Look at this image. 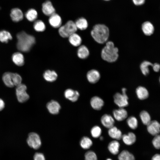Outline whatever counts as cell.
Wrapping results in <instances>:
<instances>
[{"mask_svg": "<svg viewBox=\"0 0 160 160\" xmlns=\"http://www.w3.org/2000/svg\"><path fill=\"white\" fill-rule=\"evenodd\" d=\"M17 46L19 50L24 52H29L35 43V39L33 36L22 31L17 33Z\"/></svg>", "mask_w": 160, "mask_h": 160, "instance_id": "6da1fadb", "label": "cell"}, {"mask_svg": "<svg viewBox=\"0 0 160 160\" xmlns=\"http://www.w3.org/2000/svg\"><path fill=\"white\" fill-rule=\"evenodd\" d=\"M91 34L96 42L103 44L107 41L109 37V31L108 28L105 25L97 24L93 27Z\"/></svg>", "mask_w": 160, "mask_h": 160, "instance_id": "7a4b0ae2", "label": "cell"}, {"mask_svg": "<svg viewBox=\"0 0 160 160\" xmlns=\"http://www.w3.org/2000/svg\"><path fill=\"white\" fill-rule=\"evenodd\" d=\"M119 49L115 47L113 42L111 41H107L105 46L101 52V57L105 61L109 63L116 61L119 57Z\"/></svg>", "mask_w": 160, "mask_h": 160, "instance_id": "3957f363", "label": "cell"}, {"mask_svg": "<svg viewBox=\"0 0 160 160\" xmlns=\"http://www.w3.org/2000/svg\"><path fill=\"white\" fill-rule=\"evenodd\" d=\"M59 28V35L64 38H68L71 35L76 33L77 29L75 22L71 20L68 21L65 24L61 26Z\"/></svg>", "mask_w": 160, "mask_h": 160, "instance_id": "277c9868", "label": "cell"}, {"mask_svg": "<svg viewBox=\"0 0 160 160\" xmlns=\"http://www.w3.org/2000/svg\"><path fill=\"white\" fill-rule=\"evenodd\" d=\"M126 88H123L122 89V94L117 92L113 96L114 103L119 108H124L129 104L128 97L126 94Z\"/></svg>", "mask_w": 160, "mask_h": 160, "instance_id": "5b68a950", "label": "cell"}, {"mask_svg": "<svg viewBox=\"0 0 160 160\" xmlns=\"http://www.w3.org/2000/svg\"><path fill=\"white\" fill-rule=\"evenodd\" d=\"M16 87V93L18 101L21 103L27 101L29 98V96L26 92V86L21 83Z\"/></svg>", "mask_w": 160, "mask_h": 160, "instance_id": "8992f818", "label": "cell"}, {"mask_svg": "<svg viewBox=\"0 0 160 160\" xmlns=\"http://www.w3.org/2000/svg\"><path fill=\"white\" fill-rule=\"evenodd\" d=\"M27 142L29 147L35 150L39 149L41 144L39 135L35 132H31L29 134Z\"/></svg>", "mask_w": 160, "mask_h": 160, "instance_id": "52a82bcc", "label": "cell"}, {"mask_svg": "<svg viewBox=\"0 0 160 160\" xmlns=\"http://www.w3.org/2000/svg\"><path fill=\"white\" fill-rule=\"evenodd\" d=\"M147 126V131L151 135L155 136L159 133L160 125L157 121H151Z\"/></svg>", "mask_w": 160, "mask_h": 160, "instance_id": "ba28073f", "label": "cell"}, {"mask_svg": "<svg viewBox=\"0 0 160 160\" xmlns=\"http://www.w3.org/2000/svg\"><path fill=\"white\" fill-rule=\"evenodd\" d=\"M87 77L90 83L95 84L99 81L100 78V75L97 70L93 69L87 72Z\"/></svg>", "mask_w": 160, "mask_h": 160, "instance_id": "9c48e42d", "label": "cell"}, {"mask_svg": "<svg viewBox=\"0 0 160 160\" xmlns=\"http://www.w3.org/2000/svg\"><path fill=\"white\" fill-rule=\"evenodd\" d=\"M42 11L45 15L49 16L55 13V12L51 2L49 0L46 1L43 3Z\"/></svg>", "mask_w": 160, "mask_h": 160, "instance_id": "30bf717a", "label": "cell"}, {"mask_svg": "<svg viewBox=\"0 0 160 160\" xmlns=\"http://www.w3.org/2000/svg\"><path fill=\"white\" fill-rule=\"evenodd\" d=\"M10 16L13 21L17 22L23 19L24 15L23 12L20 9L15 8L11 9Z\"/></svg>", "mask_w": 160, "mask_h": 160, "instance_id": "8fae6325", "label": "cell"}, {"mask_svg": "<svg viewBox=\"0 0 160 160\" xmlns=\"http://www.w3.org/2000/svg\"><path fill=\"white\" fill-rule=\"evenodd\" d=\"M49 22L52 27L55 28H57L61 26L62 21L60 16L55 13L49 16Z\"/></svg>", "mask_w": 160, "mask_h": 160, "instance_id": "7c38bea8", "label": "cell"}, {"mask_svg": "<svg viewBox=\"0 0 160 160\" xmlns=\"http://www.w3.org/2000/svg\"><path fill=\"white\" fill-rule=\"evenodd\" d=\"M113 114L114 118L117 121H121L127 118L128 114L127 111L123 108H120L113 111Z\"/></svg>", "mask_w": 160, "mask_h": 160, "instance_id": "4fadbf2b", "label": "cell"}, {"mask_svg": "<svg viewBox=\"0 0 160 160\" xmlns=\"http://www.w3.org/2000/svg\"><path fill=\"white\" fill-rule=\"evenodd\" d=\"M47 107L50 113L56 114L59 113L60 106L57 101L52 100L47 104Z\"/></svg>", "mask_w": 160, "mask_h": 160, "instance_id": "5bb4252c", "label": "cell"}, {"mask_svg": "<svg viewBox=\"0 0 160 160\" xmlns=\"http://www.w3.org/2000/svg\"><path fill=\"white\" fill-rule=\"evenodd\" d=\"M102 124L105 127L110 128L114 126L115 121L112 117L110 115L105 114L101 118Z\"/></svg>", "mask_w": 160, "mask_h": 160, "instance_id": "9a60e30c", "label": "cell"}, {"mask_svg": "<svg viewBox=\"0 0 160 160\" xmlns=\"http://www.w3.org/2000/svg\"><path fill=\"white\" fill-rule=\"evenodd\" d=\"M64 95L66 98L73 102L76 101L79 96V94L77 91H74L71 89L66 90Z\"/></svg>", "mask_w": 160, "mask_h": 160, "instance_id": "2e32d148", "label": "cell"}, {"mask_svg": "<svg viewBox=\"0 0 160 160\" xmlns=\"http://www.w3.org/2000/svg\"><path fill=\"white\" fill-rule=\"evenodd\" d=\"M90 104L94 109L99 110L101 109L104 104L103 100L97 96L93 97L90 100Z\"/></svg>", "mask_w": 160, "mask_h": 160, "instance_id": "e0dca14e", "label": "cell"}, {"mask_svg": "<svg viewBox=\"0 0 160 160\" xmlns=\"http://www.w3.org/2000/svg\"><path fill=\"white\" fill-rule=\"evenodd\" d=\"M121 138L124 143L126 145H129L133 144L136 140L135 135L132 132H129L127 135H122Z\"/></svg>", "mask_w": 160, "mask_h": 160, "instance_id": "ac0fdd59", "label": "cell"}, {"mask_svg": "<svg viewBox=\"0 0 160 160\" xmlns=\"http://www.w3.org/2000/svg\"><path fill=\"white\" fill-rule=\"evenodd\" d=\"M142 29L145 35L147 36L151 35L154 31L153 25L149 21L145 22L142 24Z\"/></svg>", "mask_w": 160, "mask_h": 160, "instance_id": "d6986e66", "label": "cell"}, {"mask_svg": "<svg viewBox=\"0 0 160 160\" xmlns=\"http://www.w3.org/2000/svg\"><path fill=\"white\" fill-rule=\"evenodd\" d=\"M108 134L111 138L116 140H120L122 135L121 130L114 126L109 129Z\"/></svg>", "mask_w": 160, "mask_h": 160, "instance_id": "ffe728a7", "label": "cell"}, {"mask_svg": "<svg viewBox=\"0 0 160 160\" xmlns=\"http://www.w3.org/2000/svg\"><path fill=\"white\" fill-rule=\"evenodd\" d=\"M136 92L138 98L140 100L147 99L149 96V92L145 87L139 86L136 89Z\"/></svg>", "mask_w": 160, "mask_h": 160, "instance_id": "44dd1931", "label": "cell"}, {"mask_svg": "<svg viewBox=\"0 0 160 160\" xmlns=\"http://www.w3.org/2000/svg\"><path fill=\"white\" fill-rule=\"evenodd\" d=\"M43 77L46 81L52 82L56 80L57 77V75L55 71L48 70L44 73Z\"/></svg>", "mask_w": 160, "mask_h": 160, "instance_id": "7402d4cb", "label": "cell"}, {"mask_svg": "<svg viewBox=\"0 0 160 160\" xmlns=\"http://www.w3.org/2000/svg\"><path fill=\"white\" fill-rule=\"evenodd\" d=\"M68 38L70 43L74 47L80 46L82 42L81 37L76 33L71 35Z\"/></svg>", "mask_w": 160, "mask_h": 160, "instance_id": "603a6c76", "label": "cell"}, {"mask_svg": "<svg viewBox=\"0 0 160 160\" xmlns=\"http://www.w3.org/2000/svg\"><path fill=\"white\" fill-rule=\"evenodd\" d=\"M120 144L117 141L114 140L108 144V149L112 154L116 155L119 152Z\"/></svg>", "mask_w": 160, "mask_h": 160, "instance_id": "cb8c5ba5", "label": "cell"}, {"mask_svg": "<svg viewBox=\"0 0 160 160\" xmlns=\"http://www.w3.org/2000/svg\"><path fill=\"white\" fill-rule=\"evenodd\" d=\"M12 59L13 62L17 66H22L24 64V56L20 52H17L13 54L12 56Z\"/></svg>", "mask_w": 160, "mask_h": 160, "instance_id": "d4e9b609", "label": "cell"}, {"mask_svg": "<svg viewBox=\"0 0 160 160\" xmlns=\"http://www.w3.org/2000/svg\"><path fill=\"white\" fill-rule=\"evenodd\" d=\"M89 54L88 49L84 45L80 46L78 49L77 55L78 57L81 59H86L88 57Z\"/></svg>", "mask_w": 160, "mask_h": 160, "instance_id": "484cf974", "label": "cell"}, {"mask_svg": "<svg viewBox=\"0 0 160 160\" xmlns=\"http://www.w3.org/2000/svg\"><path fill=\"white\" fill-rule=\"evenodd\" d=\"M153 64L148 61L145 60L142 62L140 64V68L143 75L147 76L149 73V67H152Z\"/></svg>", "mask_w": 160, "mask_h": 160, "instance_id": "4316f807", "label": "cell"}, {"mask_svg": "<svg viewBox=\"0 0 160 160\" xmlns=\"http://www.w3.org/2000/svg\"><path fill=\"white\" fill-rule=\"evenodd\" d=\"M77 29L81 30L86 29L88 26V23L86 19L84 17H81L78 19L74 22Z\"/></svg>", "mask_w": 160, "mask_h": 160, "instance_id": "83f0119b", "label": "cell"}, {"mask_svg": "<svg viewBox=\"0 0 160 160\" xmlns=\"http://www.w3.org/2000/svg\"><path fill=\"white\" fill-rule=\"evenodd\" d=\"M12 73L6 72L2 76V80L6 86L9 87H12L14 86L12 82Z\"/></svg>", "mask_w": 160, "mask_h": 160, "instance_id": "f1b7e54d", "label": "cell"}, {"mask_svg": "<svg viewBox=\"0 0 160 160\" xmlns=\"http://www.w3.org/2000/svg\"><path fill=\"white\" fill-rule=\"evenodd\" d=\"M26 18L29 21H35L38 16L37 11L35 9H30L27 11L25 14Z\"/></svg>", "mask_w": 160, "mask_h": 160, "instance_id": "f546056e", "label": "cell"}, {"mask_svg": "<svg viewBox=\"0 0 160 160\" xmlns=\"http://www.w3.org/2000/svg\"><path fill=\"white\" fill-rule=\"evenodd\" d=\"M119 160H135L134 156L127 150H123L119 154L118 156Z\"/></svg>", "mask_w": 160, "mask_h": 160, "instance_id": "4dcf8cb0", "label": "cell"}, {"mask_svg": "<svg viewBox=\"0 0 160 160\" xmlns=\"http://www.w3.org/2000/svg\"><path fill=\"white\" fill-rule=\"evenodd\" d=\"M80 144L82 148L84 149H87L89 148L92 146V142L89 137H84L81 140Z\"/></svg>", "mask_w": 160, "mask_h": 160, "instance_id": "1f68e13d", "label": "cell"}, {"mask_svg": "<svg viewBox=\"0 0 160 160\" xmlns=\"http://www.w3.org/2000/svg\"><path fill=\"white\" fill-rule=\"evenodd\" d=\"M12 39V36L8 31L4 30L0 31V41L1 42L7 43Z\"/></svg>", "mask_w": 160, "mask_h": 160, "instance_id": "d6a6232c", "label": "cell"}, {"mask_svg": "<svg viewBox=\"0 0 160 160\" xmlns=\"http://www.w3.org/2000/svg\"><path fill=\"white\" fill-rule=\"evenodd\" d=\"M34 30L37 32H43L46 29V26L44 22L40 20H35L33 25Z\"/></svg>", "mask_w": 160, "mask_h": 160, "instance_id": "836d02e7", "label": "cell"}, {"mask_svg": "<svg viewBox=\"0 0 160 160\" xmlns=\"http://www.w3.org/2000/svg\"><path fill=\"white\" fill-rule=\"evenodd\" d=\"M140 116L143 123L145 125H147L151 121L150 116L146 111H141L140 113Z\"/></svg>", "mask_w": 160, "mask_h": 160, "instance_id": "e575fe53", "label": "cell"}, {"mask_svg": "<svg viewBox=\"0 0 160 160\" xmlns=\"http://www.w3.org/2000/svg\"><path fill=\"white\" fill-rule=\"evenodd\" d=\"M127 122L129 127L131 129H136L138 126L137 120L135 117L131 116L127 119Z\"/></svg>", "mask_w": 160, "mask_h": 160, "instance_id": "d590c367", "label": "cell"}, {"mask_svg": "<svg viewBox=\"0 0 160 160\" xmlns=\"http://www.w3.org/2000/svg\"><path fill=\"white\" fill-rule=\"evenodd\" d=\"M102 132L101 128L98 126H95L91 129V133L92 137L95 138L99 137Z\"/></svg>", "mask_w": 160, "mask_h": 160, "instance_id": "8d00e7d4", "label": "cell"}, {"mask_svg": "<svg viewBox=\"0 0 160 160\" xmlns=\"http://www.w3.org/2000/svg\"><path fill=\"white\" fill-rule=\"evenodd\" d=\"M12 78L14 86H17L22 83V78L18 73H12Z\"/></svg>", "mask_w": 160, "mask_h": 160, "instance_id": "74e56055", "label": "cell"}, {"mask_svg": "<svg viewBox=\"0 0 160 160\" xmlns=\"http://www.w3.org/2000/svg\"><path fill=\"white\" fill-rule=\"evenodd\" d=\"M85 160H97L96 153L92 151H89L84 155Z\"/></svg>", "mask_w": 160, "mask_h": 160, "instance_id": "f35d334b", "label": "cell"}, {"mask_svg": "<svg viewBox=\"0 0 160 160\" xmlns=\"http://www.w3.org/2000/svg\"><path fill=\"white\" fill-rule=\"evenodd\" d=\"M154 136L152 140V143L153 146L156 149H159L160 147V136L159 135Z\"/></svg>", "mask_w": 160, "mask_h": 160, "instance_id": "ab89813d", "label": "cell"}, {"mask_svg": "<svg viewBox=\"0 0 160 160\" xmlns=\"http://www.w3.org/2000/svg\"><path fill=\"white\" fill-rule=\"evenodd\" d=\"M34 160H45L44 155L41 153H36L33 156Z\"/></svg>", "mask_w": 160, "mask_h": 160, "instance_id": "60d3db41", "label": "cell"}, {"mask_svg": "<svg viewBox=\"0 0 160 160\" xmlns=\"http://www.w3.org/2000/svg\"><path fill=\"white\" fill-rule=\"evenodd\" d=\"M153 70L155 72H158L160 70V65L159 63H155L153 64L152 66Z\"/></svg>", "mask_w": 160, "mask_h": 160, "instance_id": "b9f144b4", "label": "cell"}, {"mask_svg": "<svg viewBox=\"0 0 160 160\" xmlns=\"http://www.w3.org/2000/svg\"><path fill=\"white\" fill-rule=\"evenodd\" d=\"M133 3L136 5H141L144 4L145 0H132Z\"/></svg>", "mask_w": 160, "mask_h": 160, "instance_id": "7bdbcfd3", "label": "cell"}, {"mask_svg": "<svg viewBox=\"0 0 160 160\" xmlns=\"http://www.w3.org/2000/svg\"><path fill=\"white\" fill-rule=\"evenodd\" d=\"M5 106V103L4 101L0 98V111L2 110Z\"/></svg>", "mask_w": 160, "mask_h": 160, "instance_id": "ee69618b", "label": "cell"}, {"mask_svg": "<svg viewBox=\"0 0 160 160\" xmlns=\"http://www.w3.org/2000/svg\"><path fill=\"white\" fill-rule=\"evenodd\" d=\"M151 160H160V155L159 154H155L152 157Z\"/></svg>", "mask_w": 160, "mask_h": 160, "instance_id": "f6af8a7d", "label": "cell"}, {"mask_svg": "<svg viewBox=\"0 0 160 160\" xmlns=\"http://www.w3.org/2000/svg\"><path fill=\"white\" fill-rule=\"evenodd\" d=\"M100 140H103V137L102 136H101L100 137Z\"/></svg>", "mask_w": 160, "mask_h": 160, "instance_id": "bcb514c9", "label": "cell"}, {"mask_svg": "<svg viewBox=\"0 0 160 160\" xmlns=\"http://www.w3.org/2000/svg\"><path fill=\"white\" fill-rule=\"evenodd\" d=\"M106 160H112V159L110 158H108Z\"/></svg>", "mask_w": 160, "mask_h": 160, "instance_id": "7dc6e473", "label": "cell"}, {"mask_svg": "<svg viewBox=\"0 0 160 160\" xmlns=\"http://www.w3.org/2000/svg\"><path fill=\"white\" fill-rule=\"evenodd\" d=\"M104 0L108 1L110 0Z\"/></svg>", "mask_w": 160, "mask_h": 160, "instance_id": "c3c4849f", "label": "cell"}, {"mask_svg": "<svg viewBox=\"0 0 160 160\" xmlns=\"http://www.w3.org/2000/svg\"><path fill=\"white\" fill-rule=\"evenodd\" d=\"M1 9V8L0 7V9Z\"/></svg>", "mask_w": 160, "mask_h": 160, "instance_id": "681fc988", "label": "cell"}]
</instances>
